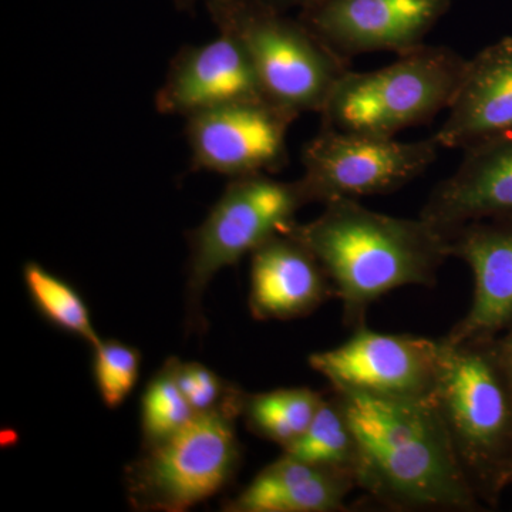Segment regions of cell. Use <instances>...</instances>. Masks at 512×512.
Segmentation results:
<instances>
[{
  "label": "cell",
  "instance_id": "1",
  "mask_svg": "<svg viewBox=\"0 0 512 512\" xmlns=\"http://www.w3.org/2000/svg\"><path fill=\"white\" fill-rule=\"evenodd\" d=\"M355 431L356 487L394 511H481L431 400L333 389Z\"/></svg>",
  "mask_w": 512,
  "mask_h": 512
},
{
  "label": "cell",
  "instance_id": "13",
  "mask_svg": "<svg viewBox=\"0 0 512 512\" xmlns=\"http://www.w3.org/2000/svg\"><path fill=\"white\" fill-rule=\"evenodd\" d=\"M448 235L450 258L470 266L474 292L467 315L444 338H498L512 328V218L468 222Z\"/></svg>",
  "mask_w": 512,
  "mask_h": 512
},
{
  "label": "cell",
  "instance_id": "15",
  "mask_svg": "<svg viewBox=\"0 0 512 512\" xmlns=\"http://www.w3.org/2000/svg\"><path fill=\"white\" fill-rule=\"evenodd\" d=\"M447 119L434 140L441 148H467L512 133V37L467 60Z\"/></svg>",
  "mask_w": 512,
  "mask_h": 512
},
{
  "label": "cell",
  "instance_id": "25",
  "mask_svg": "<svg viewBox=\"0 0 512 512\" xmlns=\"http://www.w3.org/2000/svg\"><path fill=\"white\" fill-rule=\"evenodd\" d=\"M498 352L512 386V328L497 338Z\"/></svg>",
  "mask_w": 512,
  "mask_h": 512
},
{
  "label": "cell",
  "instance_id": "21",
  "mask_svg": "<svg viewBox=\"0 0 512 512\" xmlns=\"http://www.w3.org/2000/svg\"><path fill=\"white\" fill-rule=\"evenodd\" d=\"M177 363L175 357L168 359L147 384L141 400L144 448L170 439L197 416L178 384Z\"/></svg>",
  "mask_w": 512,
  "mask_h": 512
},
{
  "label": "cell",
  "instance_id": "23",
  "mask_svg": "<svg viewBox=\"0 0 512 512\" xmlns=\"http://www.w3.org/2000/svg\"><path fill=\"white\" fill-rule=\"evenodd\" d=\"M177 380L197 414L244 402V392L224 382L214 370L201 363H183L178 360Z\"/></svg>",
  "mask_w": 512,
  "mask_h": 512
},
{
  "label": "cell",
  "instance_id": "11",
  "mask_svg": "<svg viewBox=\"0 0 512 512\" xmlns=\"http://www.w3.org/2000/svg\"><path fill=\"white\" fill-rule=\"evenodd\" d=\"M451 0H320L298 18L342 59L424 45Z\"/></svg>",
  "mask_w": 512,
  "mask_h": 512
},
{
  "label": "cell",
  "instance_id": "26",
  "mask_svg": "<svg viewBox=\"0 0 512 512\" xmlns=\"http://www.w3.org/2000/svg\"><path fill=\"white\" fill-rule=\"evenodd\" d=\"M200 0H173L175 8L181 10V12H194L195 6Z\"/></svg>",
  "mask_w": 512,
  "mask_h": 512
},
{
  "label": "cell",
  "instance_id": "8",
  "mask_svg": "<svg viewBox=\"0 0 512 512\" xmlns=\"http://www.w3.org/2000/svg\"><path fill=\"white\" fill-rule=\"evenodd\" d=\"M440 148L433 137L404 143L322 126L303 147L298 181L308 204L392 194L426 173Z\"/></svg>",
  "mask_w": 512,
  "mask_h": 512
},
{
  "label": "cell",
  "instance_id": "17",
  "mask_svg": "<svg viewBox=\"0 0 512 512\" xmlns=\"http://www.w3.org/2000/svg\"><path fill=\"white\" fill-rule=\"evenodd\" d=\"M350 474L282 454L225 505L231 512H339L355 490Z\"/></svg>",
  "mask_w": 512,
  "mask_h": 512
},
{
  "label": "cell",
  "instance_id": "3",
  "mask_svg": "<svg viewBox=\"0 0 512 512\" xmlns=\"http://www.w3.org/2000/svg\"><path fill=\"white\" fill-rule=\"evenodd\" d=\"M434 406L471 490L497 507L512 464V386L497 338L439 339Z\"/></svg>",
  "mask_w": 512,
  "mask_h": 512
},
{
  "label": "cell",
  "instance_id": "16",
  "mask_svg": "<svg viewBox=\"0 0 512 512\" xmlns=\"http://www.w3.org/2000/svg\"><path fill=\"white\" fill-rule=\"evenodd\" d=\"M335 288L315 254L292 234L276 235L251 254L249 311L258 320H289L315 312Z\"/></svg>",
  "mask_w": 512,
  "mask_h": 512
},
{
  "label": "cell",
  "instance_id": "27",
  "mask_svg": "<svg viewBox=\"0 0 512 512\" xmlns=\"http://www.w3.org/2000/svg\"><path fill=\"white\" fill-rule=\"evenodd\" d=\"M510 485H512V464L510 468V473H508V487H510Z\"/></svg>",
  "mask_w": 512,
  "mask_h": 512
},
{
  "label": "cell",
  "instance_id": "12",
  "mask_svg": "<svg viewBox=\"0 0 512 512\" xmlns=\"http://www.w3.org/2000/svg\"><path fill=\"white\" fill-rule=\"evenodd\" d=\"M261 99L266 100L247 53L234 37L218 32L214 40L185 46L175 55L154 106L164 116L188 119L227 104Z\"/></svg>",
  "mask_w": 512,
  "mask_h": 512
},
{
  "label": "cell",
  "instance_id": "24",
  "mask_svg": "<svg viewBox=\"0 0 512 512\" xmlns=\"http://www.w3.org/2000/svg\"><path fill=\"white\" fill-rule=\"evenodd\" d=\"M266 8L278 10V12L288 13L289 10L298 9L299 12L319 3L320 0H255Z\"/></svg>",
  "mask_w": 512,
  "mask_h": 512
},
{
  "label": "cell",
  "instance_id": "19",
  "mask_svg": "<svg viewBox=\"0 0 512 512\" xmlns=\"http://www.w3.org/2000/svg\"><path fill=\"white\" fill-rule=\"evenodd\" d=\"M288 456L315 466L350 474L356 481L359 450L348 414L335 394L325 397L311 426L291 446Z\"/></svg>",
  "mask_w": 512,
  "mask_h": 512
},
{
  "label": "cell",
  "instance_id": "10",
  "mask_svg": "<svg viewBox=\"0 0 512 512\" xmlns=\"http://www.w3.org/2000/svg\"><path fill=\"white\" fill-rule=\"evenodd\" d=\"M298 119L268 100L227 104L188 117L195 170L232 178L278 173L288 164V130Z\"/></svg>",
  "mask_w": 512,
  "mask_h": 512
},
{
  "label": "cell",
  "instance_id": "2",
  "mask_svg": "<svg viewBox=\"0 0 512 512\" xmlns=\"http://www.w3.org/2000/svg\"><path fill=\"white\" fill-rule=\"evenodd\" d=\"M291 232L325 268L352 329L366 325L370 306L387 293L433 285L450 258L447 232L421 217L380 214L355 200L329 202L318 218Z\"/></svg>",
  "mask_w": 512,
  "mask_h": 512
},
{
  "label": "cell",
  "instance_id": "7",
  "mask_svg": "<svg viewBox=\"0 0 512 512\" xmlns=\"http://www.w3.org/2000/svg\"><path fill=\"white\" fill-rule=\"evenodd\" d=\"M308 204L299 181L286 183L269 174L232 178L204 221L190 234L187 303L190 319L201 326L205 289L221 269L276 235L288 234L296 214Z\"/></svg>",
  "mask_w": 512,
  "mask_h": 512
},
{
  "label": "cell",
  "instance_id": "18",
  "mask_svg": "<svg viewBox=\"0 0 512 512\" xmlns=\"http://www.w3.org/2000/svg\"><path fill=\"white\" fill-rule=\"evenodd\" d=\"M323 400V394L308 387L245 393L241 416L262 439L286 448L308 430Z\"/></svg>",
  "mask_w": 512,
  "mask_h": 512
},
{
  "label": "cell",
  "instance_id": "14",
  "mask_svg": "<svg viewBox=\"0 0 512 512\" xmlns=\"http://www.w3.org/2000/svg\"><path fill=\"white\" fill-rule=\"evenodd\" d=\"M420 217L447 234L468 222L512 218V133L464 150L457 170L431 191Z\"/></svg>",
  "mask_w": 512,
  "mask_h": 512
},
{
  "label": "cell",
  "instance_id": "20",
  "mask_svg": "<svg viewBox=\"0 0 512 512\" xmlns=\"http://www.w3.org/2000/svg\"><path fill=\"white\" fill-rule=\"evenodd\" d=\"M23 281L33 305L53 326L89 343L92 348L100 342L93 326L89 308L77 289L39 262L23 266Z\"/></svg>",
  "mask_w": 512,
  "mask_h": 512
},
{
  "label": "cell",
  "instance_id": "9",
  "mask_svg": "<svg viewBox=\"0 0 512 512\" xmlns=\"http://www.w3.org/2000/svg\"><path fill=\"white\" fill-rule=\"evenodd\" d=\"M309 365L332 389L434 402L439 340L376 332L362 325L342 345L309 356Z\"/></svg>",
  "mask_w": 512,
  "mask_h": 512
},
{
  "label": "cell",
  "instance_id": "5",
  "mask_svg": "<svg viewBox=\"0 0 512 512\" xmlns=\"http://www.w3.org/2000/svg\"><path fill=\"white\" fill-rule=\"evenodd\" d=\"M218 32L247 53L265 99L295 116L320 113L349 62L333 53L301 19L255 0H207Z\"/></svg>",
  "mask_w": 512,
  "mask_h": 512
},
{
  "label": "cell",
  "instance_id": "4",
  "mask_svg": "<svg viewBox=\"0 0 512 512\" xmlns=\"http://www.w3.org/2000/svg\"><path fill=\"white\" fill-rule=\"evenodd\" d=\"M467 59L446 46L424 43L370 72L348 70L320 111L322 126L393 138L429 123L454 99Z\"/></svg>",
  "mask_w": 512,
  "mask_h": 512
},
{
  "label": "cell",
  "instance_id": "6",
  "mask_svg": "<svg viewBox=\"0 0 512 512\" xmlns=\"http://www.w3.org/2000/svg\"><path fill=\"white\" fill-rule=\"evenodd\" d=\"M242 404L197 414L170 439L144 448L126 471L131 505L141 511L183 512L224 490L241 463L235 419Z\"/></svg>",
  "mask_w": 512,
  "mask_h": 512
},
{
  "label": "cell",
  "instance_id": "22",
  "mask_svg": "<svg viewBox=\"0 0 512 512\" xmlns=\"http://www.w3.org/2000/svg\"><path fill=\"white\" fill-rule=\"evenodd\" d=\"M93 350L94 380L101 400L109 409H117L136 387L141 353L114 339H101Z\"/></svg>",
  "mask_w": 512,
  "mask_h": 512
}]
</instances>
